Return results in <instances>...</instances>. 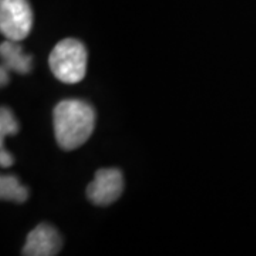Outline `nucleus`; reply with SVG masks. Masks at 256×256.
<instances>
[{
  "label": "nucleus",
  "mask_w": 256,
  "mask_h": 256,
  "mask_svg": "<svg viewBox=\"0 0 256 256\" xmlns=\"http://www.w3.org/2000/svg\"><path fill=\"white\" fill-rule=\"evenodd\" d=\"M63 246V239L57 229L42 224L28 235L22 255L26 256H54Z\"/></svg>",
  "instance_id": "nucleus-5"
},
{
  "label": "nucleus",
  "mask_w": 256,
  "mask_h": 256,
  "mask_svg": "<svg viewBox=\"0 0 256 256\" xmlns=\"http://www.w3.org/2000/svg\"><path fill=\"white\" fill-rule=\"evenodd\" d=\"M8 68L4 66H2V70H0V76H2V87H4L8 82H9V74H8Z\"/></svg>",
  "instance_id": "nucleus-9"
},
{
  "label": "nucleus",
  "mask_w": 256,
  "mask_h": 256,
  "mask_svg": "<svg viewBox=\"0 0 256 256\" xmlns=\"http://www.w3.org/2000/svg\"><path fill=\"white\" fill-rule=\"evenodd\" d=\"M33 28V10L28 0H0V32L8 40L22 42Z\"/></svg>",
  "instance_id": "nucleus-3"
},
{
  "label": "nucleus",
  "mask_w": 256,
  "mask_h": 256,
  "mask_svg": "<svg viewBox=\"0 0 256 256\" xmlns=\"http://www.w3.org/2000/svg\"><path fill=\"white\" fill-rule=\"evenodd\" d=\"M28 190L23 186L13 175H2L0 178V198L3 201L24 204L28 200Z\"/></svg>",
  "instance_id": "nucleus-8"
},
{
  "label": "nucleus",
  "mask_w": 256,
  "mask_h": 256,
  "mask_svg": "<svg viewBox=\"0 0 256 256\" xmlns=\"http://www.w3.org/2000/svg\"><path fill=\"white\" fill-rule=\"evenodd\" d=\"M87 48L77 38H64L58 42L48 57L52 73L64 84H77L87 74Z\"/></svg>",
  "instance_id": "nucleus-2"
},
{
  "label": "nucleus",
  "mask_w": 256,
  "mask_h": 256,
  "mask_svg": "<svg viewBox=\"0 0 256 256\" xmlns=\"http://www.w3.org/2000/svg\"><path fill=\"white\" fill-rule=\"evenodd\" d=\"M18 120L14 118L13 112L8 108V107H2L0 110V165L3 168H9L14 164V158L12 154H9L4 148V138L8 136H13L18 134Z\"/></svg>",
  "instance_id": "nucleus-7"
},
{
  "label": "nucleus",
  "mask_w": 256,
  "mask_h": 256,
  "mask_svg": "<svg viewBox=\"0 0 256 256\" xmlns=\"http://www.w3.org/2000/svg\"><path fill=\"white\" fill-rule=\"evenodd\" d=\"M54 136L64 151L84 146L96 128V110L82 100H66L56 106L53 112Z\"/></svg>",
  "instance_id": "nucleus-1"
},
{
  "label": "nucleus",
  "mask_w": 256,
  "mask_h": 256,
  "mask_svg": "<svg viewBox=\"0 0 256 256\" xmlns=\"http://www.w3.org/2000/svg\"><path fill=\"white\" fill-rule=\"evenodd\" d=\"M124 191V176L120 170H98L87 188V198L98 206H108L118 201Z\"/></svg>",
  "instance_id": "nucleus-4"
},
{
  "label": "nucleus",
  "mask_w": 256,
  "mask_h": 256,
  "mask_svg": "<svg viewBox=\"0 0 256 256\" xmlns=\"http://www.w3.org/2000/svg\"><path fill=\"white\" fill-rule=\"evenodd\" d=\"M0 54H2L3 66L8 70H12L18 74H28L32 72L33 58H32V56L23 53V47L18 44V42L8 40V42L2 43Z\"/></svg>",
  "instance_id": "nucleus-6"
}]
</instances>
